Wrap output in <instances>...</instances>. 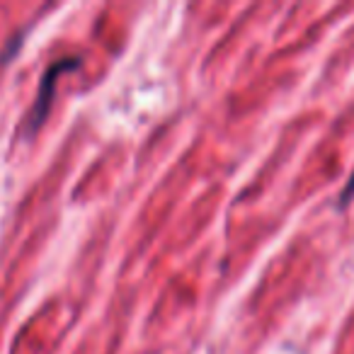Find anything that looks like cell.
<instances>
[{
	"mask_svg": "<svg viewBox=\"0 0 354 354\" xmlns=\"http://www.w3.org/2000/svg\"><path fill=\"white\" fill-rule=\"evenodd\" d=\"M352 199H354V170H352V175H349L347 185L342 187V192H339L337 204H339V207H344V204H349Z\"/></svg>",
	"mask_w": 354,
	"mask_h": 354,
	"instance_id": "obj_2",
	"label": "cell"
},
{
	"mask_svg": "<svg viewBox=\"0 0 354 354\" xmlns=\"http://www.w3.org/2000/svg\"><path fill=\"white\" fill-rule=\"evenodd\" d=\"M83 61L78 56H71V59H59L46 68L44 78H41V85H39V93H37V100L32 104V109L27 112L25 117V124H22V136L25 138H32L37 131L41 129V124L46 122V114L51 109V102H54V88H56V80L59 75L68 73V71H75L80 68Z\"/></svg>",
	"mask_w": 354,
	"mask_h": 354,
	"instance_id": "obj_1",
	"label": "cell"
}]
</instances>
